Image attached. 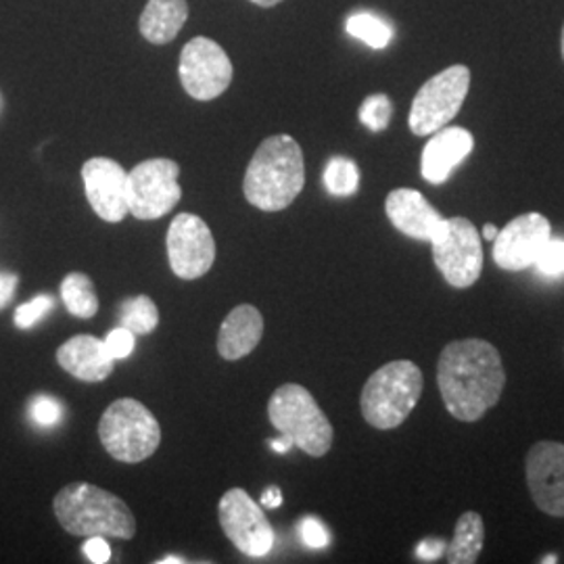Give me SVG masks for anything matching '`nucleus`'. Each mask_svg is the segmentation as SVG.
I'll return each mask as SVG.
<instances>
[{"label": "nucleus", "instance_id": "nucleus-1", "mask_svg": "<svg viewBox=\"0 0 564 564\" xmlns=\"http://www.w3.org/2000/svg\"><path fill=\"white\" fill-rule=\"evenodd\" d=\"M437 384L454 419L477 423L505 393L502 356L485 339L447 343L437 362Z\"/></svg>", "mask_w": 564, "mask_h": 564}, {"label": "nucleus", "instance_id": "nucleus-2", "mask_svg": "<svg viewBox=\"0 0 564 564\" xmlns=\"http://www.w3.org/2000/svg\"><path fill=\"white\" fill-rule=\"evenodd\" d=\"M305 184V163L300 142L289 134H274L258 147L249 162L242 193L262 212H281L300 197Z\"/></svg>", "mask_w": 564, "mask_h": 564}, {"label": "nucleus", "instance_id": "nucleus-3", "mask_svg": "<svg viewBox=\"0 0 564 564\" xmlns=\"http://www.w3.org/2000/svg\"><path fill=\"white\" fill-rule=\"evenodd\" d=\"M61 527L76 538L132 540L137 519L118 496L97 485H65L53 502Z\"/></svg>", "mask_w": 564, "mask_h": 564}, {"label": "nucleus", "instance_id": "nucleus-4", "mask_svg": "<svg viewBox=\"0 0 564 564\" xmlns=\"http://www.w3.org/2000/svg\"><path fill=\"white\" fill-rule=\"evenodd\" d=\"M424 379L421 368L410 360L384 364L366 381L362 389V416L381 431L405 423L421 400Z\"/></svg>", "mask_w": 564, "mask_h": 564}, {"label": "nucleus", "instance_id": "nucleus-5", "mask_svg": "<svg viewBox=\"0 0 564 564\" xmlns=\"http://www.w3.org/2000/svg\"><path fill=\"white\" fill-rule=\"evenodd\" d=\"M268 416L272 426L307 456L323 458L330 452L335 440L333 424L302 384H281L268 402Z\"/></svg>", "mask_w": 564, "mask_h": 564}, {"label": "nucleus", "instance_id": "nucleus-6", "mask_svg": "<svg viewBox=\"0 0 564 564\" xmlns=\"http://www.w3.org/2000/svg\"><path fill=\"white\" fill-rule=\"evenodd\" d=\"M99 437L111 458L137 464L158 452L162 444V426L147 405L123 398L102 412Z\"/></svg>", "mask_w": 564, "mask_h": 564}, {"label": "nucleus", "instance_id": "nucleus-7", "mask_svg": "<svg viewBox=\"0 0 564 564\" xmlns=\"http://www.w3.org/2000/svg\"><path fill=\"white\" fill-rule=\"evenodd\" d=\"M470 86L466 65H452L442 74L424 82L416 93L408 126L416 137H431L445 128L463 109Z\"/></svg>", "mask_w": 564, "mask_h": 564}, {"label": "nucleus", "instance_id": "nucleus-8", "mask_svg": "<svg viewBox=\"0 0 564 564\" xmlns=\"http://www.w3.org/2000/svg\"><path fill=\"white\" fill-rule=\"evenodd\" d=\"M433 262L454 289H468L484 270V247L477 226L468 218H449L431 241Z\"/></svg>", "mask_w": 564, "mask_h": 564}, {"label": "nucleus", "instance_id": "nucleus-9", "mask_svg": "<svg viewBox=\"0 0 564 564\" xmlns=\"http://www.w3.org/2000/svg\"><path fill=\"white\" fill-rule=\"evenodd\" d=\"M181 165L172 160H147L128 172V214L137 220H160L182 197Z\"/></svg>", "mask_w": 564, "mask_h": 564}, {"label": "nucleus", "instance_id": "nucleus-10", "mask_svg": "<svg viewBox=\"0 0 564 564\" xmlns=\"http://www.w3.org/2000/svg\"><path fill=\"white\" fill-rule=\"evenodd\" d=\"M182 86L197 101H214L232 82V63L218 42L197 36L184 44L181 55Z\"/></svg>", "mask_w": 564, "mask_h": 564}, {"label": "nucleus", "instance_id": "nucleus-11", "mask_svg": "<svg viewBox=\"0 0 564 564\" xmlns=\"http://www.w3.org/2000/svg\"><path fill=\"white\" fill-rule=\"evenodd\" d=\"M220 524L235 547L249 556L262 558L274 547V529L265 519L260 505H256L241 487L228 489L220 500Z\"/></svg>", "mask_w": 564, "mask_h": 564}, {"label": "nucleus", "instance_id": "nucleus-12", "mask_svg": "<svg viewBox=\"0 0 564 564\" xmlns=\"http://www.w3.org/2000/svg\"><path fill=\"white\" fill-rule=\"evenodd\" d=\"M165 245L172 272L184 281L202 279L216 262L214 235L199 216L178 214L170 224Z\"/></svg>", "mask_w": 564, "mask_h": 564}, {"label": "nucleus", "instance_id": "nucleus-13", "mask_svg": "<svg viewBox=\"0 0 564 564\" xmlns=\"http://www.w3.org/2000/svg\"><path fill=\"white\" fill-rule=\"evenodd\" d=\"M527 487L547 517L564 519V444L538 442L524 458Z\"/></svg>", "mask_w": 564, "mask_h": 564}, {"label": "nucleus", "instance_id": "nucleus-14", "mask_svg": "<svg viewBox=\"0 0 564 564\" xmlns=\"http://www.w3.org/2000/svg\"><path fill=\"white\" fill-rule=\"evenodd\" d=\"M552 239V226L542 214L529 212L506 224L494 239V262L506 272L531 268Z\"/></svg>", "mask_w": 564, "mask_h": 564}, {"label": "nucleus", "instance_id": "nucleus-15", "mask_svg": "<svg viewBox=\"0 0 564 564\" xmlns=\"http://www.w3.org/2000/svg\"><path fill=\"white\" fill-rule=\"evenodd\" d=\"M88 203L105 223L118 224L128 214V172L109 158H93L82 167Z\"/></svg>", "mask_w": 564, "mask_h": 564}, {"label": "nucleus", "instance_id": "nucleus-16", "mask_svg": "<svg viewBox=\"0 0 564 564\" xmlns=\"http://www.w3.org/2000/svg\"><path fill=\"white\" fill-rule=\"evenodd\" d=\"M389 223L414 241L431 242L444 228L445 218L414 188H395L384 202Z\"/></svg>", "mask_w": 564, "mask_h": 564}, {"label": "nucleus", "instance_id": "nucleus-17", "mask_svg": "<svg viewBox=\"0 0 564 564\" xmlns=\"http://www.w3.org/2000/svg\"><path fill=\"white\" fill-rule=\"evenodd\" d=\"M475 149V139L468 130L458 126H445L437 130L431 141L424 144L421 172L431 184H444L452 172L470 155Z\"/></svg>", "mask_w": 564, "mask_h": 564}, {"label": "nucleus", "instance_id": "nucleus-18", "mask_svg": "<svg viewBox=\"0 0 564 564\" xmlns=\"http://www.w3.org/2000/svg\"><path fill=\"white\" fill-rule=\"evenodd\" d=\"M57 362L65 372L84 383H101L113 372L116 358L109 354L105 339H97L95 335H78L61 345Z\"/></svg>", "mask_w": 564, "mask_h": 564}, {"label": "nucleus", "instance_id": "nucleus-19", "mask_svg": "<svg viewBox=\"0 0 564 564\" xmlns=\"http://www.w3.org/2000/svg\"><path fill=\"white\" fill-rule=\"evenodd\" d=\"M262 335L263 318L260 310L242 303L224 318L218 335V351L224 360H241L260 345Z\"/></svg>", "mask_w": 564, "mask_h": 564}, {"label": "nucleus", "instance_id": "nucleus-20", "mask_svg": "<svg viewBox=\"0 0 564 564\" xmlns=\"http://www.w3.org/2000/svg\"><path fill=\"white\" fill-rule=\"evenodd\" d=\"M188 20L186 0H149L142 11L139 28L144 41L167 44L178 36Z\"/></svg>", "mask_w": 564, "mask_h": 564}, {"label": "nucleus", "instance_id": "nucleus-21", "mask_svg": "<svg viewBox=\"0 0 564 564\" xmlns=\"http://www.w3.org/2000/svg\"><path fill=\"white\" fill-rule=\"evenodd\" d=\"M485 544V524L479 512L468 510L460 514L454 529V538L445 547L449 564H475L479 561Z\"/></svg>", "mask_w": 564, "mask_h": 564}, {"label": "nucleus", "instance_id": "nucleus-22", "mask_svg": "<svg viewBox=\"0 0 564 564\" xmlns=\"http://www.w3.org/2000/svg\"><path fill=\"white\" fill-rule=\"evenodd\" d=\"M61 300L67 312L76 318L88 321L99 312V297L95 284L82 272H72L61 282Z\"/></svg>", "mask_w": 564, "mask_h": 564}, {"label": "nucleus", "instance_id": "nucleus-23", "mask_svg": "<svg viewBox=\"0 0 564 564\" xmlns=\"http://www.w3.org/2000/svg\"><path fill=\"white\" fill-rule=\"evenodd\" d=\"M160 324V310L147 295L126 300L120 310V326L134 333L137 337L151 335Z\"/></svg>", "mask_w": 564, "mask_h": 564}, {"label": "nucleus", "instance_id": "nucleus-24", "mask_svg": "<svg viewBox=\"0 0 564 564\" xmlns=\"http://www.w3.org/2000/svg\"><path fill=\"white\" fill-rule=\"evenodd\" d=\"M345 30L349 36L362 41L364 44L377 51L389 46V42L393 39L391 23L372 13H354L345 23Z\"/></svg>", "mask_w": 564, "mask_h": 564}, {"label": "nucleus", "instance_id": "nucleus-25", "mask_svg": "<svg viewBox=\"0 0 564 564\" xmlns=\"http://www.w3.org/2000/svg\"><path fill=\"white\" fill-rule=\"evenodd\" d=\"M324 186L335 197H349L360 186V170L347 158H333L324 170Z\"/></svg>", "mask_w": 564, "mask_h": 564}, {"label": "nucleus", "instance_id": "nucleus-26", "mask_svg": "<svg viewBox=\"0 0 564 564\" xmlns=\"http://www.w3.org/2000/svg\"><path fill=\"white\" fill-rule=\"evenodd\" d=\"M393 116V105L387 95H372L360 107V121L372 132H383Z\"/></svg>", "mask_w": 564, "mask_h": 564}, {"label": "nucleus", "instance_id": "nucleus-27", "mask_svg": "<svg viewBox=\"0 0 564 564\" xmlns=\"http://www.w3.org/2000/svg\"><path fill=\"white\" fill-rule=\"evenodd\" d=\"M533 265L545 276H561V274H564V241L550 239Z\"/></svg>", "mask_w": 564, "mask_h": 564}, {"label": "nucleus", "instance_id": "nucleus-28", "mask_svg": "<svg viewBox=\"0 0 564 564\" xmlns=\"http://www.w3.org/2000/svg\"><path fill=\"white\" fill-rule=\"evenodd\" d=\"M63 408L57 400L48 398V395H39L30 403V416L32 421L41 426H53L61 421Z\"/></svg>", "mask_w": 564, "mask_h": 564}, {"label": "nucleus", "instance_id": "nucleus-29", "mask_svg": "<svg viewBox=\"0 0 564 564\" xmlns=\"http://www.w3.org/2000/svg\"><path fill=\"white\" fill-rule=\"evenodd\" d=\"M53 297L41 295L34 297L32 302L23 303L15 312V326L18 328H30L41 321L42 316L53 307Z\"/></svg>", "mask_w": 564, "mask_h": 564}, {"label": "nucleus", "instance_id": "nucleus-30", "mask_svg": "<svg viewBox=\"0 0 564 564\" xmlns=\"http://www.w3.org/2000/svg\"><path fill=\"white\" fill-rule=\"evenodd\" d=\"M105 345H107L109 354H111L116 360H123V358H128V356L134 351L137 335L130 333V330L123 328V326H118V328H113V330L105 337Z\"/></svg>", "mask_w": 564, "mask_h": 564}, {"label": "nucleus", "instance_id": "nucleus-31", "mask_svg": "<svg viewBox=\"0 0 564 564\" xmlns=\"http://www.w3.org/2000/svg\"><path fill=\"white\" fill-rule=\"evenodd\" d=\"M297 531H300L303 544L307 545V547L323 550V547L330 544V533H328V529L318 519H312V517L303 519Z\"/></svg>", "mask_w": 564, "mask_h": 564}, {"label": "nucleus", "instance_id": "nucleus-32", "mask_svg": "<svg viewBox=\"0 0 564 564\" xmlns=\"http://www.w3.org/2000/svg\"><path fill=\"white\" fill-rule=\"evenodd\" d=\"M82 552L90 563L105 564L111 561V547L107 544V538L101 535L88 538L86 544L82 545Z\"/></svg>", "mask_w": 564, "mask_h": 564}, {"label": "nucleus", "instance_id": "nucleus-33", "mask_svg": "<svg viewBox=\"0 0 564 564\" xmlns=\"http://www.w3.org/2000/svg\"><path fill=\"white\" fill-rule=\"evenodd\" d=\"M445 547L447 544L444 540H424L416 547V556L421 561H440L445 554Z\"/></svg>", "mask_w": 564, "mask_h": 564}, {"label": "nucleus", "instance_id": "nucleus-34", "mask_svg": "<svg viewBox=\"0 0 564 564\" xmlns=\"http://www.w3.org/2000/svg\"><path fill=\"white\" fill-rule=\"evenodd\" d=\"M15 289H18V276L9 272H0V307H4L13 300Z\"/></svg>", "mask_w": 564, "mask_h": 564}, {"label": "nucleus", "instance_id": "nucleus-35", "mask_svg": "<svg viewBox=\"0 0 564 564\" xmlns=\"http://www.w3.org/2000/svg\"><path fill=\"white\" fill-rule=\"evenodd\" d=\"M260 505L265 508H279L282 505V494L279 487H268L262 494V500Z\"/></svg>", "mask_w": 564, "mask_h": 564}, {"label": "nucleus", "instance_id": "nucleus-36", "mask_svg": "<svg viewBox=\"0 0 564 564\" xmlns=\"http://www.w3.org/2000/svg\"><path fill=\"white\" fill-rule=\"evenodd\" d=\"M270 447H272L274 452H279V454H286V452L293 447V442H291L289 437L281 435V440H274V442H270Z\"/></svg>", "mask_w": 564, "mask_h": 564}, {"label": "nucleus", "instance_id": "nucleus-37", "mask_svg": "<svg viewBox=\"0 0 564 564\" xmlns=\"http://www.w3.org/2000/svg\"><path fill=\"white\" fill-rule=\"evenodd\" d=\"M498 226H494V224H485L484 226V239H487V241H494L496 237H498Z\"/></svg>", "mask_w": 564, "mask_h": 564}, {"label": "nucleus", "instance_id": "nucleus-38", "mask_svg": "<svg viewBox=\"0 0 564 564\" xmlns=\"http://www.w3.org/2000/svg\"><path fill=\"white\" fill-rule=\"evenodd\" d=\"M249 2H253V4H260V7H274V4H279L282 0H249Z\"/></svg>", "mask_w": 564, "mask_h": 564}, {"label": "nucleus", "instance_id": "nucleus-39", "mask_svg": "<svg viewBox=\"0 0 564 564\" xmlns=\"http://www.w3.org/2000/svg\"><path fill=\"white\" fill-rule=\"evenodd\" d=\"M181 564L184 563L182 558H178V556H170V558H163L162 564Z\"/></svg>", "mask_w": 564, "mask_h": 564}, {"label": "nucleus", "instance_id": "nucleus-40", "mask_svg": "<svg viewBox=\"0 0 564 564\" xmlns=\"http://www.w3.org/2000/svg\"><path fill=\"white\" fill-rule=\"evenodd\" d=\"M542 563H556V558H554V556H547V558H544V561H542Z\"/></svg>", "mask_w": 564, "mask_h": 564}, {"label": "nucleus", "instance_id": "nucleus-41", "mask_svg": "<svg viewBox=\"0 0 564 564\" xmlns=\"http://www.w3.org/2000/svg\"><path fill=\"white\" fill-rule=\"evenodd\" d=\"M563 57H564V28H563Z\"/></svg>", "mask_w": 564, "mask_h": 564}]
</instances>
